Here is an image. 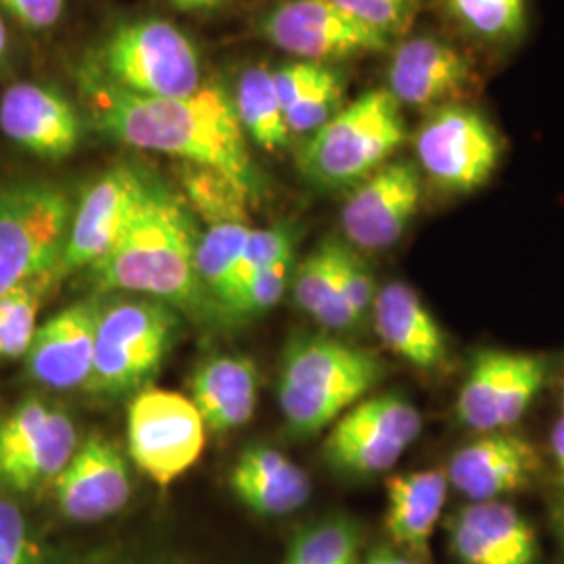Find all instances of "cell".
Here are the masks:
<instances>
[{
	"mask_svg": "<svg viewBox=\"0 0 564 564\" xmlns=\"http://www.w3.org/2000/svg\"><path fill=\"white\" fill-rule=\"evenodd\" d=\"M84 101L97 128L132 149L176 158L232 178L251 202L265 193L262 172L253 162L232 95L216 82L181 99L141 97L111 84L84 61L78 69Z\"/></svg>",
	"mask_w": 564,
	"mask_h": 564,
	"instance_id": "obj_1",
	"label": "cell"
},
{
	"mask_svg": "<svg viewBox=\"0 0 564 564\" xmlns=\"http://www.w3.org/2000/svg\"><path fill=\"white\" fill-rule=\"evenodd\" d=\"M199 232L184 197L151 174L137 214L111 251L95 263L99 291H123L167 303L195 321L223 318L197 272Z\"/></svg>",
	"mask_w": 564,
	"mask_h": 564,
	"instance_id": "obj_2",
	"label": "cell"
},
{
	"mask_svg": "<svg viewBox=\"0 0 564 564\" xmlns=\"http://www.w3.org/2000/svg\"><path fill=\"white\" fill-rule=\"evenodd\" d=\"M384 364L372 351L326 335H295L284 347L279 403L295 435H316L362 402L383 381Z\"/></svg>",
	"mask_w": 564,
	"mask_h": 564,
	"instance_id": "obj_3",
	"label": "cell"
},
{
	"mask_svg": "<svg viewBox=\"0 0 564 564\" xmlns=\"http://www.w3.org/2000/svg\"><path fill=\"white\" fill-rule=\"evenodd\" d=\"M408 141L402 107L384 88L345 105L310 134L297 155L303 176L324 191L354 188L370 178Z\"/></svg>",
	"mask_w": 564,
	"mask_h": 564,
	"instance_id": "obj_4",
	"label": "cell"
},
{
	"mask_svg": "<svg viewBox=\"0 0 564 564\" xmlns=\"http://www.w3.org/2000/svg\"><path fill=\"white\" fill-rule=\"evenodd\" d=\"M181 330V314L167 303L130 297L102 305L95 360L86 391L101 398L139 393L165 362Z\"/></svg>",
	"mask_w": 564,
	"mask_h": 564,
	"instance_id": "obj_5",
	"label": "cell"
},
{
	"mask_svg": "<svg viewBox=\"0 0 564 564\" xmlns=\"http://www.w3.org/2000/svg\"><path fill=\"white\" fill-rule=\"evenodd\" d=\"M86 61L102 78L141 97L181 99L203 86L199 51L170 21L121 23Z\"/></svg>",
	"mask_w": 564,
	"mask_h": 564,
	"instance_id": "obj_6",
	"label": "cell"
},
{
	"mask_svg": "<svg viewBox=\"0 0 564 564\" xmlns=\"http://www.w3.org/2000/svg\"><path fill=\"white\" fill-rule=\"evenodd\" d=\"M412 144L423 181L445 195L479 191L491 181L505 155L502 134L470 102L426 111Z\"/></svg>",
	"mask_w": 564,
	"mask_h": 564,
	"instance_id": "obj_7",
	"label": "cell"
},
{
	"mask_svg": "<svg viewBox=\"0 0 564 564\" xmlns=\"http://www.w3.org/2000/svg\"><path fill=\"white\" fill-rule=\"evenodd\" d=\"M74 205L59 184L21 181L0 188V295L59 268Z\"/></svg>",
	"mask_w": 564,
	"mask_h": 564,
	"instance_id": "obj_8",
	"label": "cell"
},
{
	"mask_svg": "<svg viewBox=\"0 0 564 564\" xmlns=\"http://www.w3.org/2000/svg\"><path fill=\"white\" fill-rule=\"evenodd\" d=\"M205 423L191 398L141 389L128 408V452L153 484H174L202 458Z\"/></svg>",
	"mask_w": 564,
	"mask_h": 564,
	"instance_id": "obj_9",
	"label": "cell"
},
{
	"mask_svg": "<svg viewBox=\"0 0 564 564\" xmlns=\"http://www.w3.org/2000/svg\"><path fill=\"white\" fill-rule=\"evenodd\" d=\"M421 431L419 408L400 393L364 398L330 426L324 458L349 475H381L402 460Z\"/></svg>",
	"mask_w": 564,
	"mask_h": 564,
	"instance_id": "obj_10",
	"label": "cell"
},
{
	"mask_svg": "<svg viewBox=\"0 0 564 564\" xmlns=\"http://www.w3.org/2000/svg\"><path fill=\"white\" fill-rule=\"evenodd\" d=\"M76 449L78 431L69 414L30 398L0 421V485L28 494L53 484Z\"/></svg>",
	"mask_w": 564,
	"mask_h": 564,
	"instance_id": "obj_11",
	"label": "cell"
},
{
	"mask_svg": "<svg viewBox=\"0 0 564 564\" xmlns=\"http://www.w3.org/2000/svg\"><path fill=\"white\" fill-rule=\"evenodd\" d=\"M547 362L542 356L487 349L464 377L456 416L477 433L508 431L519 423L544 389Z\"/></svg>",
	"mask_w": 564,
	"mask_h": 564,
	"instance_id": "obj_12",
	"label": "cell"
},
{
	"mask_svg": "<svg viewBox=\"0 0 564 564\" xmlns=\"http://www.w3.org/2000/svg\"><path fill=\"white\" fill-rule=\"evenodd\" d=\"M481 88L470 51L440 34H419L400 42L387 67V93L400 107L433 111L468 102Z\"/></svg>",
	"mask_w": 564,
	"mask_h": 564,
	"instance_id": "obj_13",
	"label": "cell"
},
{
	"mask_svg": "<svg viewBox=\"0 0 564 564\" xmlns=\"http://www.w3.org/2000/svg\"><path fill=\"white\" fill-rule=\"evenodd\" d=\"M260 34L284 53L314 63L372 55L391 46L335 0H282L263 15Z\"/></svg>",
	"mask_w": 564,
	"mask_h": 564,
	"instance_id": "obj_14",
	"label": "cell"
},
{
	"mask_svg": "<svg viewBox=\"0 0 564 564\" xmlns=\"http://www.w3.org/2000/svg\"><path fill=\"white\" fill-rule=\"evenodd\" d=\"M151 174L130 163L107 170L82 195L72 214L59 260V276L88 270L111 251L137 214Z\"/></svg>",
	"mask_w": 564,
	"mask_h": 564,
	"instance_id": "obj_15",
	"label": "cell"
},
{
	"mask_svg": "<svg viewBox=\"0 0 564 564\" xmlns=\"http://www.w3.org/2000/svg\"><path fill=\"white\" fill-rule=\"evenodd\" d=\"M416 163L391 160L351 188L341 209L343 237L356 251H383L402 239L423 203Z\"/></svg>",
	"mask_w": 564,
	"mask_h": 564,
	"instance_id": "obj_16",
	"label": "cell"
},
{
	"mask_svg": "<svg viewBox=\"0 0 564 564\" xmlns=\"http://www.w3.org/2000/svg\"><path fill=\"white\" fill-rule=\"evenodd\" d=\"M61 514L72 523H99L126 508L132 496L128 464L111 440L93 433L53 481Z\"/></svg>",
	"mask_w": 564,
	"mask_h": 564,
	"instance_id": "obj_17",
	"label": "cell"
},
{
	"mask_svg": "<svg viewBox=\"0 0 564 564\" xmlns=\"http://www.w3.org/2000/svg\"><path fill=\"white\" fill-rule=\"evenodd\" d=\"M0 128L7 139L42 160H65L80 147L78 109L55 88L21 82L0 97Z\"/></svg>",
	"mask_w": 564,
	"mask_h": 564,
	"instance_id": "obj_18",
	"label": "cell"
},
{
	"mask_svg": "<svg viewBox=\"0 0 564 564\" xmlns=\"http://www.w3.org/2000/svg\"><path fill=\"white\" fill-rule=\"evenodd\" d=\"M540 470L535 445L510 431L484 433L447 466V484L470 502H494L521 491Z\"/></svg>",
	"mask_w": 564,
	"mask_h": 564,
	"instance_id": "obj_19",
	"label": "cell"
},
{
	"mask_svg": "<svg viewBox=\"0 0 564 564\" xmlns=\"http://www.w3.org/2000/svg\"><path fill=\"white\" fill-rule=\"evenodd\" d=\"M102 305L90 297L74 303L39 326L28 351V372L36 383L69 391L86 387Z\"/></svg>",
	"mask_w": 564,
	"mask_h": 564,
	"instance_id": "obj_20",
	"label": "cell"
},
{
	"mask_svg": "<svg viewBox=\"0 0 564 564\" xmlns=\"http://www.w3.org/2000/svg\"><path fill=\"white\" fill-rule=\"evenodd\" d=\"M449 547L460 564H538L533 527L505 500L470 502L449 523Z\"/></svg>",
	"mask_w": 564,
	"mask_h": 564,
	"instance_id": "obj_21",
	"label": "cell"
},
{
	"mask_svg": "<svg viewBox=\"0 0 564 564\" xmlns=\"http://www.w3.org/2000/svg\"><path fill=\"white\" fill-rule=\"evenodd\" d=\"M370 312L379 339L398 358L426 372L444 364V330L412 286L389 282L377 291Z\"/></svg>",
	"mask_w": 564,
	"mask_h": 564,
	"instance_id": "obj_22",
	"label": "cell"
},
{
	"mask_svg": "<svg viewBox=\"0 0 564 564\" xmlns=\"http://www.w3.org/2000/svg\"><path fill=\"white\" fill-rule=\"evenodd\" d=\"M295 228L276 224L253 228L245 247L232 321H251L281 302L295 260Z\"/></svg>",
	"mask_w": 564,
	"mask_h": 564,
	"instance_id": "obj_23",
	"label": "cell"
},
{
	"mask_svg": "<svg viewBox=\"0 0 564 564\" xmlns=\"http://www.w3.org/2000/svg\"><path fill=\"white\" fill-rule=\"evenodd\" d=\"M235 496L260 517H286L307 505L312 481L302 466L270 445L242 449L230 473Z\"/></svg>",
	"mask_w": 564,
	"mask_h": 564,
	"instance_id": "obj_24",
	"label": "cell"
},
{
	"mask_svg": "<svg viewBox=\"0 0 564 564\" xmlns=\"http://www.w3.org/2000/svg\"><path fill=\"white\" fill-rule=\"evenodd\" d=\"M191 402L205 429L228 433L241 429L256 414L258 368L245 356H212L197 366L191 381Z\"/></svg>",
	"mask_w": 564,
	"mask_h": 564,
	"instance_id": "obj_25",
	"label": "cell"
},
{
	"mask_svg": "<svg viewBox=\"0 0 564 564\" xmlns=\"http://www.w3.org/2000/svg\"><path fill=\"white\" fill-rule=\"evenodd\" d=\"M447 485L442 470H416L387 481L384 529L393 544L412 558L423 561L429 554V542L444 512Z\"/></svg>",
	"mask_w": 564,
	"mask_h": 564,
	"instance_id": "obj_26",
	"label": "cell"
},
{
	"mask_svg": "<svg viewBox=\"0 0 564 564\" xmlns=\"http://www.w3.org/2000/svg\"><path fill=\"white\" fill-rule=\"evenodd\" d=\"M456 39L470 51L505 55L529 32V0H437Z\"/></svg>",
	"mask_w": 564,
	"mask_h": 564,
	"instance_id": "obj_27",
	"label": "cell"
},
{
	"mask_svg": "<svg viewBox=\"0 0 564 564\" xmlns=\"http://www.w3.org/2000/svg\"><path fill=\"white\" fill-rule=\"evenodd\" d=\"M251 224H207L197 241V272L209 300L218 307L223 321H232L237 297V274L242 253L251 237Z\"/></svg>",
	"mask_w": 564,
	"mask_h": 564,
	"instance_id": "obj_28",
	"label": "cell"
},
{
	"mask_svg": "<svg viewBox=\"0 0 564 564\" xmlns=\"http://www.w3.org/2000/svg\"><path fill=\"white\" fill-rule=\"evenodd\" d=\"M335 239L321 242L293 274V295L307 316L326 330H347L360 323L343 297L335 272Z\"/></svg>",
	"mask_w": 564,
	"mask_h": 564,
	"instance_id": "obj_29",
	"label": "cell"
},
{
	"mask_svg": "<svg viewBox=\"0 0 564 564\" xmlns=\"http://www.w3.org/2000/svg\"><path fill=\"white\" fill-rule=\"evenodd\" d=\"M245 137H249L263 151H279L289 144L291 130L286 126L284 109L276 95L272 69L256 65L242 72L232 95Z\"/></svg>",
	"mask_w": 564,
	"mask_h": 564,
	"instance_id": "obj_30",
	"label": "cell"
},
{
	"mask_svg": "<svg viewBox=\"0 0 564 564\" xmlns=\"http://www.w3.org/2000/svg\"><path fill=\"white\" fill-rule=\"evenodd\" d=\"M61 281L59 270H48L0 295V360L28 356L39 330V314L46 295Z\"/></svg>",
	"mask_w": 564,
	"mask_h": 564,
	"instance_id": "obj_31",
	"label": "cell"
},
{
	"mask_svg": "<svg viewBox=\"0 0 564 564\" xmlns=\"http://www.w3.org/2000/svg\"><path fill=\"white\" fill-rule=\"evenodd\" d=\"M181 178L184 202L193 216H199L203 223H249L251 197L223 172L184 163Z\"/></svg>",
	"mask_w": 564,
	"mask_h": 564,
	"instance_id": "obj_32",
	"label": "cell"
},
{
	"mask_svg": "<svg viewBox=\"0 0 564 564\" xmlns=\"http://www.w3.org/2000/svg\"><path fill=\"white\" fill-rule=\"evenodd\" d=\"M358 552L360 531L345 517L303 527L289 545V554L302 564H358Z\"/></svg>",
	"mask_w": 564,
	"mask_h": 564,
	"instance_id": "obj_33",
	"label": "cell"
},
{
	"mask_svg": "<svg viewBox=\"0 0 564 564\" xmlns=\"http://www.w3.org/2000/svg\"><path fill=\"white\" fill-rule=\"evenodd\" d=\"M345 80L341 74L324 63L323 69L302 95L284 109L291 134H312L343 109Z\"/></svg>",
	"mask_w": 564,
	"mask_h": 564,
	"instance_id": "obj_34",
	"label": "cell"
},
{
	"mask_svg": "<svg viewBox=\"0 0 564 564\" xmlns=\"http://www.w3.org/2000/svg\"><path fill=\"white\" fill-rule=\"evenodd\" d=\"M0 564H57L20 506L0 496Z\"/></svg>",
	"mask_w": 564,
	"mask_h": 564,
	"instance_id": "obj_35",
	"label": "cell"
},
{
	"mask_svg": "<svg viewBox=\"0 0 564 564\" xmlns=\"http://www.w3.org/2000/svg\"><path fill=\"white\" fill-rule=\"evenodd\" d=\"M347 15L389 42L403 36L423 9L424 0H335Z\"/></svg>",
	"mask_w": 564,
	"mask_h": 564,
	"instance_id": "obj_36",
	"label": "cell"
},
{
	"mask_svg": "<svg viewBox=\"0 0 564 564\" xmlns=\"http://www.w3.org/2000/svg\"><path fill=\"white\" fill-rule=\"evenodd\" d=\"M333 251H335V272H337V282H339L343 297L349 305V310L356 314V318L362 323L364 318L370 314L377 297L372 272L368 263L364 262L362 256L347 242L335 239Z\"/></svg>",
	"mask_w": 564,
	"mask_h": 564,
	"instance_id": "obj_37",
	"label": "cell"
},
{
	"mask_svg": "<svg viewBox=\"0 0 564 564\" xmlns=\"http://www.w3.org/2000/svg\"><path fill=\"white\" fill-rule=\"evenodd\" d=\"M0 4L30 30L53 28L65 9V0H0Z\"/></svg>",
	"mask_w": 564,
	"mask_h": 564,
	"instance_id": "obj_38",
	"label": "cell"
},
{
	"mask_svg": "<svg viewBox=\"0 0 564 564\" xmlns=\"http://www.w3.org/2000/svg\"><path fill=\"white\" fill-rule=\"evenodd\" d=\"M170 2L184 11H212V9L224 7L232 0H170Z\"/></svg>",
	"mask_w": 564,
	"mask_h": 564,
	"instance_id": "obj_39",
	"label": "cell"
},
{
	"mask_svg": "<svg viewBox=\"0 0 564 564\" xmlns=\"http://www.w3.org/2000/svg\"><path fill=\"white\" fill-rule=\"evenodd\" d=\"M552 454L558 464V470L564 475V416L554 424V431H552Z\"/></svg>",
	"mask_w": 564,
	"mask_h": 564,
	"instance_id": "obj_40",
	"label": "cell"
},
{
	"mask_svg": "<svg viewBox=\"0 0 564 564\" xmlns=\"http://www.w3.org/2000/svg\"><path fill=\"white\" fill-rule=\"evenodd\" d=\"M120 564H193L184 561L181 556L174 554H153V556H137V558H128Z\"/></svg>",
	"mask_w": 564,
	"mask_h": 564,
	"instance_id": "obj_41",
	"label": "cell"
},
{
	"mask_svg": "<svg viewBox=\"0 0 564 564\" xmlns=\"http://www.w3.org/2000/svg\"><path fill=\"white\" fill-rule=\"evenodd\" d=\"M393 550L387 547V545H377L368 552L366 556V563L364 564H393Z\"/></svg>",
	"mask_w": 564,
	"mask_h": 564,
	"instance_id": "obj_42",
	"label": "cell"
},
{
	"mask_svg": "<svg viewBox=\"0 0 564 564\" xmlns=\"http://www.w3.org/2000/svg\"><path fill=\"white\" fill-rule=\"evenodd\" d=\"M554 529H556V535L564 547V500H561L554 508Z\"/></svg>",
	"mask_w": 564,
	"mask_h": 564,
	"instance_id": "obj_43",
	"label": "cell"
},
{
	"mask_svg": "<svg viewBox=\"0 0 564 564\" xmlns=\"http://www.w3.org/2000/svg\"><path fill=\"white\" fill-rule=\"evenodd\" d=\"M7 42H9V39H7V28H4V21L0 18V61H2L4 53H7Z\"/></svg>",
	"mask_w": 564,
	"mask_h": 564,
	"instance_id": "obj_44",
	"label": "cell"
},
{
	"mask_svg": "<svg viewBox=\"0 0 564 564\" xmlns=\"http://www.w3.org/2000/svg\"><path fill=\"white\" fill-rule=\"evenodd\" d=\"M393 564H423L419 558H412V556H403V554H393Z\"/></svg>",
	"mask_w": 564,
	"mask_h": 564,
	"instance_id": "obj_45",
	"label": "cell"
},
{
	"mask_svg": "<svg viewBox=\"0 0 564 564\" xmlns=\"http://www.w3.org/2000/svg\"><path fill=\"white\" fill-rule=\"evenodd\" d=\"M282 564H302L295 556H291L289 552H286V556H284V561H282Z\"/></svg>",
	"mask_w": 564,
	"mask_h": 564,
	"instance_id": "obj_46",
	"label": "cell"
},
{
	"mask_svg": "<svg viewBox=\"0 0 564 564\" xmlns=\"http://www.w3.org/2000/svg\"><path fill=\"white\" fill-rule=\"evenodd\" d=\"M561 403H563V416H564V393H563V402H561Z\"/></svg>",
	"mask_w": 564,
	"mask_h": 564,
	"instance_id": "obj_47",
	"label": "cell"
}]
</instances>
